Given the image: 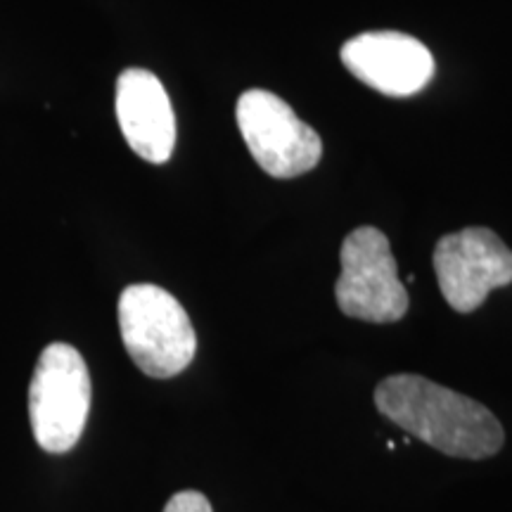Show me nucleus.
<instances>
[{
	"instance_id": "nucleus-1",
	"label": "nucleus",
	"mask_w": 512,
	"mask_h": 512,
	"mask_svg": "<svg viewBox=\"0 0 512 512\" xmlns=\"http://www.w3.org/2000/svg\"><path fill=\"white\" fill-rule=\"evenodd\" d=\"M384 418L451 458L484 460L505 444L498 418L484 403L453 392L422 375H389L375 387Z\"/></svg>"
},
{
	"instance_id": "nucleus-2",
	"label": "nucleus",
	"mask_w": 512,
	"mask_h": 512,
	"mask_svg": "<svg viewBox=\"0 0 512 512\" xmlns=\"http://www.w3.org/2000/svg\"><path fill=\"white\" fill-rule=\"evenodd\" d=\"M119 330L131 361L157 380L183 373L195 358L197 335L188 311L164 287L128 285L119 297Z\"/></svg>"
},
{
	"instance_id": "nucleus-3",
	"label": "nucleus",
	"mask_w": 512,
	"mask_h": 512,
	"mask_svg": "<svg viewBox=\"0 0 512 512\" xmlns=\"http://www.w3.org/2000/svg\"><path fill=\"white\" fill-rule=\"evenodd\" d=\"M91 375L81 351L53 342L38 356L29 387V420L36 444L67 453L79 444L91 413Z\"/></svg>"
},
{
	"instance_id": "nucleus-4",
	"label": "nucleus",
	"mask_w": 512,
	"mask_h": 512,
	"mask_svg": "<svg viewBox=\"0 0 512 512\" xmlns=\"http://www.w3.org/2000/svg\"><path fill=\"white\" fill-rule=\"evenodd\" d=\"M342 273L335 299L344 316L366 323H396L408 313V292L399 278V266L387 235L373 226H361L344 238Z\"/></svg>"
},
{
	"instance_id": "nucleus-5",
	"label": "nucleus",
	"mask_w": 512,
	"mask_h": 512,
	"mask_svg": "<svg viewBox=\"0 0 512 512\" xmlns=\"http://www.w3.org/2000/svg\"><path fill=\"white\" fill-rule=\"evenodd\" d=\"M238 128L256 159L273 178H297L316 169L323 157V140L294 114L283 98L252 88L238 100Z\"/></svg>"
},
{
	"instance_id": "nucleus-6",
	"label": "nucleus",
	"mask_w": 512,
	"mask_h": 512,
	"mask_svg": "<svg viewBox=\"0 0 512 512\" xmlns=\"http://www.w3.org/2000/svg\"><path fill=\"white\" fill-rule=\"evenodd\" d=\"M434 273L448 306L458 313H472L491 290L512 283V252L494 230L463 228L437 242Z\"/></svg>"
},
{
	"instance_id": "nucleus-7",
	"label": "nucleus",
	"mask_w": 512,
	"mask_h": 512,
	"mask_svg": "<svg viewBox=\"0 0 512 512\" xmlns=\"http://www.w3.org/2000/svg\"><path fill=\"white\" fill-rule=\"evenodd\" d=\"M342 62L358 81L392 98H408L430 83L434 57L418 38L401 31H366L344 43Z\"/></svg>"
},
{
	"instance_id": "nucleus-8",
	"label": "nucleus",
	"mask_w": 512,
	"mask_h": 512,
	"mask_svg": "<svg viewBox=\"0 0 512 512\" xmlns=\"http://www.w3.org/2000/svg\"><path fill=\"white\" fill-rule=\"evenodd\" d=\"M117 119L128 147L150 164H164L176 147V114L164 83L147 69L117 79Z\"/></svg>"
},
{
	"instance_id": "nucleus-9",
	"label": "nucleus",
	"mask_w": 512,
	"mask_h": 512,
	"mask_svg": "<svg viewBox=\"0 0 512 512\" xmlns=\"http://www.w3.org/2000/svg\"><path fill=\"white\" fill-rule=\"evenodd\" d=\"M164 512H214V508L200 491H178L169 498Z\"/></svg>"
}]
</instances>
